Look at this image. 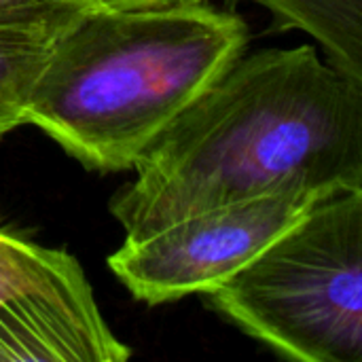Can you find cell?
<instances>
[{"instance_id":"7a4b0ae2","label":"cell","mask_w":362,"mask_h":362,"mask_svg":"<svg viewBox=\"0 0 362 362\" xmlns=\"http://www.w3.org/2000/svg\"><path fill=\"white\" fill-rule=\"evenodd\" d=\"M248 28L206 2L81 8L34 85L28 125L89 170L134 168L142 151L244 51Z\"/></svg>"},{"instance_id":"6da1fadb","label":"cell","mask_w":362,"mask_h":362,"mask_svg":"<svg viewBox=\"0 0 362 362\" xmlns=\"http://www.w3.org/2000/svg\"><path fill=\"white\" fill-rule=\"evenodd\" d=\"M134 170L110 199L125 238L252 197L362 189V81L312 45L240 55Z\"/></svg>"},{"instance_id":"8992f818","label":"cell","mask_w":362,"mask_h":362,"mask_svg":"<svg viewBox=\"0 0 362 362\" xmlns=\"http://www.w3.org/2000/svg\"><path fill=\"white\" fill-rule=\"evenodd\" d=\"M81 8L0 13V138L28 123L30 98L53 42Z\"/></svg>"},{"instance_id":"277c9868","label":"cell","mask_w":362,"mask_h":362,"mask_svg":"<svg viewBox=\"0 0 362 362\" xmlns=\"http://www.w3.org/2000/svg\"><path fill=\"white\" fill-rule=\"evenodd\" d=\"M316 199L280 193L204 210L144 238H125L108 265L148 305L204 295L244 267Z\"/></svg>"},{"instance_id":"9c48e42d","label":"cell","mask_w":362,"mask_h":362,"mask_svg":"<svg viewBox=\"0 0 362 362\" xmlns=\"http://www.w3.org/2000/svg\"><path fill=\"white\" fill-rule=\"evenodd\" d=\"M206 0H89L95 6H153V4H195Z\"/></svg>"},{"instance_id":"3957f363","label":"cell","mask_w":362,"mask_h":362,"mask_svg":"<svg viewBox=\"0 0 362 362\" xmlns=\"http://www.w3.org/2000/svg\"><path fill=\"white\" fill-rule=\"evenodd\" d=\"M204 297L286 358L362 362V189L316 199Z\"/></svg>"},{"instance_id":"5b68a950","label":"cell","mask_w":362,"mask_h":362,"mask_svg":"<svg viewBox=\"0 0 362 362\" xmlns=\"http://www.w3.org/2000/svg\"><path fill=\"white\" fill-rule=\"evenodd\" d=\"M129 356L102 318L72 255L0 229V362H123Z\"/></svg>"},{"instance_id":"ba28073f","label":"cell","mask_w":362,"mask_h":362,"mask_svg":"<svg viewBox=\"0 0 362 362\" xmlns=\"http://www.w3.org/2000/svg\"><path fill=\"white\" fill-rule=\"evenodd\" d=\"M57 6H89V0H0V13L57 8Z\"/></svg>"},{"instance_id":"52a82bcc","label":"cell","mask_w":362,"mask_h":362,"mask_svg":"<svg viewBox=\"0 0 362 362\" xmlns=\"http://www.w3.org/2000/svg\"><path fill=\"white\" fill-rule=\"evenodd\" d=\"M265 6L282 28L318 40L331 64L362 81V0H250Z\"/></svg>"}]
</instances>
